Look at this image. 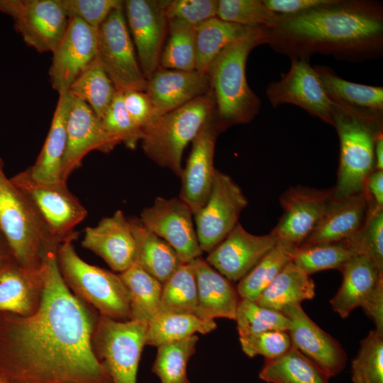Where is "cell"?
I'll list each match as a JSON object with an SVG mask.
<instances>
[{
	"mask_svg": "<svg viewBox=\"0 0 383 383\" xmlns=\"http://www.w3.org/2000/svg\"><path fill=\"white\" fill-rule=\"evenodd\" d=\"M290 321L288 333L292 346L315 363L329 377L345 368L348 355L340 343L321 328L301 304L285 306L281 311Z\"/></svg>",
	"mask_w": 383,
	"mask_h": 383,
	"instance_id": "2e32d148",
	"label": "cell"
},
{
	"mask_svg": "<svg viewBox=\"0 0 383 383\" xmlns=\"http://www.w3.org/2000/svg\"><path fill=\"white\" fill-rule=\"evenodd\" d=\"M1 383V382H0Z\"/></svg>",
	"mask_w": 383,
	"mask_h": 383,
	"instance_id": "6f0895ef",
	"label": "cell"
},
{
	"mask_svg": "<svg viewBox=\"0 0 383 383\" xmlns=\"http://www.w3.org/2000/svg\"><path fill=\"white\" fill-rule=\"evenodd\" d=\"M169 38L161 53L162 69L192 71L196 67L195 28L184 22L167 21Z\"/></svg>",
	"mask_w": 383,
	"mask_h": 383,
	"instance_id": "60d3db41",
	"label": "cell"
},
{
	"mask_svg": "<svg viewBox=\"0 0 383 383\" xmlns=\"http://www.w3.org/2000/svg\"><path fill=\"white\" fill-rule=\"evenodd\" d=\"M216 0L168 1L165 7L167 21L176 20L196 27L202 22L216 17Z\"/></svg>",
	"mask_w": 383,
	"mask_h": 383,
	"instance_id": "681fc988",
	"label": "cell"
},
{
	"mask_svg": "<svg viewBox=\"0 0 383 383\" xmlns=\"http://www.w3.org/2000/svg\"><path fill=\"white\" fill-rule=\"evenodd\" d=\"M189 206L179 197H157L153 204L143 209L140 223L166 241L183 263L201 257V250Z\"/></svg>",
	"mask_w": 383,
	"mask_h": 383,
	"instance_id": "4fadbf2b",
	"label": "cell"
},
{
	"mask_svg": "<svg viewBox=\"0 0 383 383\" xmlns=\"http://www.w3.org/2000/svg\"><path fill=\"white\" fill-rule=\"evenodd\" d=\"M82 245L101 257L119 273L135 261V245L129 220L121 210L85 228Z\"/></svg>",
	"mask_w": 383,
	"mask_h": 383,
	"instance_id": "7402d4cb",
	"label": "cell"
},
{
	"mask_svg": "<svg viewBox=\"0 0 383 383\" xmlns=\"http://www.w3.org/2000/svg\"><path fill=\"white\" fill-rule=\"evenodd\" d=\"M117 144L105 131L101 119L82 100L74 96L67 123V143L60 178L67 183L91 151L109 152Z\"/></svg>",
	"mask_w": 383,
	"mask_h": 383,
	"instance_id": "ffe728a7",
	"label": "cell"
},
{
	"mask_svg": "<svg viewBox=\"0 0 383 383\" xmlns=\"http://www.w3.org/2000/svg\"><path fill=\"white\" fill-rule=\"evenodd\" d=\"M0 231L15 260L29 269L43 268L59 248L23 193L4 172L0 157Z\"/></svg>",
	"mask_w": 383,
	"mask_h": 383,
	"instance_id": "277c9868",
	"label": "cell"
},
{
	"mask_svg": "<svg viewBox=\"0 0 383 383\" xmlns=\"http://www.w3.org/2000/svg\"><path fill=\"white\" fill-rule=\"evenodd\" d=\"M126 109L133 123L143 131L159 116L145 91L128 90L123 91Z\"/></svg>",
	"mask_w": 383,
	"mask_h": 383,
	"instance_id": "f907efd6",
	"label": "cell"
},
{
	"mask_svg": "<svg viewBox=\"0 0 383 383\" xmlns=\"http://www.w3.org/2000/svg\"><path fill=\"white\" fill-rule=\"evenodd\" d=\"M243 351L250 357L262 355L272 359L286 353L292 343L287 331H269L239 337Z\"/></svg>",
	"mask_w": 383,
	"mask_h": 383,
	"instance_id": "c3c4849f",
	"label": "cell"
},
{
	"mask_svg": "<svg viewBox=\"0 0 383 383\" xmlns=\"http://www.w3.org/2000/svg\"><path fill=\"white\" fill-rule=\"evenodd\" d=\"M267 43L265 27H251L215 58L208 72L221 131L250 122L258 113L260 100L250 88L245 66L251 50Z\"/></svg>",
	"mask_w": 383,
	"mask_h": 383,
	"instance_id": "3957f363",
	"label": "cell"
},
{
	"mask_svg": "<svg viewBox=\"0 0 383 383\" xmlns=\"http://www.w3.org/2000/svg\"><path fill=\"white\" fill-rule=\"evenodd\" d=\"M262 1L271 11L277 14L292 16L333 4L336 0H264Z\"/></svg>",
	"mask_w": 383,
	"mask_h": 383,
	"instance_id": "816d5d0a",
	"label": "cell"
},
{
	"mask_svg": "<svg viewBox=\"0 0 383 383\" xmlns=\"http://www.w3.org/2000/svg\"><path fill=\"white\" fill-rule=\"evenodd\" d=\"M69 239L56 253L61 276L70 291L104 316L116 321L130 320V298L118 274L90 265L76 252Z\"/></svg>",
	"mask_w": 383,
	"mask_h": 383,
	"instance_id": "5b68a950",
	"label": "cell"
},
{
	"mask_svg": "<svg viewBox=\"0 0 383 383\" xmlns=\"http://www.w3.org/2000/svg\"><path fill=\"white\" fill-rule=\"evenodd\" d=\"M382 14L370 3L336 1L296 15H279L277 24L267 28V43L305 60L315 52L340 56L369 52L380 48Z\"/></svg>",
	"mask_w": 383,
	"mask_h": 383,
	"instance_id": "7a4b0ae2",
	"label": "cell"
},
{
	"mask_svg": "<svg viewBox=\"0 0 383 383\" xmlns=\"http://www.w3.org/2000/svg\"><path fill=\"white\" fill-rule=\"evenodd\" d=\"M147 328L148 324L143 322L116 321L99 313L92 335V348L111 383H137Z\"/></svg>",
	"mask_w": 383,
	"mask_h": 383,
	"instance_id": "ba28073f",
	"label": "cell"
},
{
	"mask_svg": "<svg viewBox=\"0 0 383 383\" xmlns=\"http://www.w3.org/2000/svg\"><path fill=\"white\" fill-rule=\"evenodd\" d=\"M371 205L365 190L345 197L333 196L316 227L301 245L350 239L362 228Z\"/></svg>",
	"mask_w": 383,
	"mask_h": 383,
	"instance_id": "cb8c5ba5",
	"label": "cell"
},
{
	"mask_svg": "<svg viewBox=\"0 0 383 383\" xmlns=\"http://www.w3.org/2000/svg\"><path fill=\"white\" fill-rule=\"evenodd\" d=\"M359 255L351 238L343 241L301 245L296 248L292 262L311 275L329 269L340 270L349 260Z\"/></svg>",
	"mask_w": 383,
	"mask_h": 383,
	"instance_id": "8d00e7d4",
	"label": "cell"
},
{
	"mask_svg": "<svg viewBox=\"0 0 383 383\" xmlns=\"http://www.w3.org/2000/svg\"><path fill=\"white\" fill-rule=\"evenodd\" d=\"M315 296V284L310 275L292 262L287 264L256 301L260 306L281 311L287 306L301 304Z\"/></svg>",
	"mask_w": 383,
	"mask_h": 383,
	"instance_id": "4dcf8cb0",
	"label": "cell"
},
{
	"mask_svg": "<svg viewBox=\"0 0 383 383\" xmlns=\"http://www.w3.org/2000/svg\"><path fill=\"white\" fill-rule=\"evenodd\" d=\"M239 337L269 331H288L289 319L282 312L260 306L257 301L240 298L235 318Z\"/></svg>",
	"mask_w": 383,
	"mask_h": 383,
	"instance_id": "b9f144b4",
	"label": "cell"
},
{
	"mask_svg": "<svg viewBox=\"0 0 383 383\" xmlns=\"http://www.w3.org/2000/svg\"><path fill=\"white\" fill-rule=\"evenodd\" d=\"M135 240V261L162 284L183 263L174 250L137 219H130Z\"/></svg>",
	"mask_w": 383,
	"mask_h": 383,
	"instance_id": "f546056e",
	"label": "cell"
},
{
	"mask_svg": "<svg viewBox=\"0 0 383 383\" xmlns=\"http://www.w3.org/2000/svg\"><path fill=\"white\" fill-rule=\"evenodd\" d=\"M272 233L257 235L239 223L206 258V261L231 282L240 281L274 247Z\"/></svg>",
	"mask_w": 383,
	"mask_h": 383,
	"instance_id": "44dd1931",
	"label": "cell"
},
{
	"mask_svg": "<svg viewBox=\"0 0 383 383\" xmlns=\"http://www.w3.org/2000/svg\"><path fill=\"white\" fill-rule=\"evenodd\" d=\"M250 28L218 17L211 18L198 25L195 28V70L208 74L211 63L221 52Z\"/></svg>",
	"mask_w": 383,
	"mask_h": 383,
	"instance_id": "836d02e7",
	"label": "cell"
},
{
	"mask_svg": "<svg viewBox=\"0 0 383 383\" xmlns=\"http://www.w3.org/2000/svg\"><path fill=\"white\" fill-rule=\"evenodd\" d=\"M375 326V330L383 333V277L360 306Z\"/></svg>",
	"mask_w": 383,
	"mask_h": 383,
	"instance_id": "f5cc1de1",
	"label": "cell"
},
{
	"mask_svg": "<svg viewBox=\"0 0 383 383\" xmlns=\"http://www.w3.org/2000/svg\"><path fill=\"white\" fill-rule=\"evenodd\" d=\"M101 119L105 131L117 145L123 143L133 150L143 138V131L133 123L126 109L121 91H116Z\"/></svg>",
	"mask_w": 383,
	"mask_h": 383,
	"instance_id": "f6af8a7d",
	"label": "cell"
},
{
	"mask_svg": "<svg viewBox=\"0 0 383 383\" xmlns=\"http://www.w3.org/2000/svg\"><path fill=\"white\" fill-rule=\"evenodd\" d=\"M375 170H383V134L379 131L376 136L374 147Z\"/></svg>",
	"mask_w": 383,
	"mask_h": 383,
	"instance_id": "11a10c76",
	"label": "cell"
},
{
	"mask_svg": "<svg viewBox=\"0 0 383 383\" xmlns=\"http://www.w3.org/2000/svg\"><path fill=\"white\" fill-rule=\"evenodd\" d=\"M44 279L34 313L0 311V382L111 383L92 348L99 313L67 287L56 253Z\"/></svg>",
	"mask_w": 383,
	"mask_h": 383,
	"instance_id": "6da1fadb",
	"label": "cell"
},
{
	"mask_svg": "<svg viewBox=\"0 0 383 383\" xmlns=\"http://www.w3.org/2000/svg\"><path fill=\"white\" fill-rule=\"evenodd\" d=\"M168 1H124L130 30L135 45L143 76L149 79L160 63L167 19Z\"/></svg>",
	"mask_w": 383,
	"mask_h": 383,
	"instance_id": "d6986e66",
	"label": "cell"
},
{
	"mask_svg": "<svg viewBox=\"0 0 383 383\" xmlns=\"http://www.w3.org/2000/svg\"><path fill=\"white\" fill-rule=\"evenodd\" d=\"M216 17L245 27L272 28L279 15L271 11L260 0L218 1Z\"/></svg>",
	"mask_w": 383,
	"mask_h": 383,
	"instance_id": "ee69618b",
	"label": "cell"
},
{
	"mask_svg": "<svg viewBox=\"0 0 383 383\" xmlns=\"http://www.w3.org/2000/svg\"><path fill=\"white\" fill-rule=\"evenodd\" d=\"M197 306V287L192 262L182 263L162 284L158 313H194Z\"/></svg>",
	"mask_w": 383,
	"mask_h": 383,
	"instance_id": "f35d334b",
	"label": "cell"
},
{
	"mask_svg": "<svg viewBox=\"0 0 383 383\" xmlns=\"http://www.w3.org/2000/svg\"><path fill=\"white\" fill-rule=\"evenodd\" d=\"M117 89L105 71L98 55L82 71L69 91L86 104L101 118Z\"/></svg>",
	"mask_w": 383,
	"mask_h": 383,
	"instance_id": "74e56055",
	"label": "cell"
},
{
	"mask_svg": "<svg viewBox=\"0 0 383 383\" xmlns=\"http://www.w3.org/2000/svg\"><path fill=\"white\" fill-rule=\"evenodd\" d=\"M259 377L267 383H329L330 379L292 346L279 357L265 359Z\"/></svg>",
	"mask_w": 383,
	"mask_h": 383,
	"instance_id": "d6a6232c",
	"label": "cell"
},
{
	"mask_svg": "<svg viewBox=\"0 0 383 383\" xmlns=\"http://www.w3.org/2000/svg\"><path fill=\"white\" fill-rule=\"evenodd\" d=\"M130 298V320L148 323L159 312L162 284L134 262L119 273Z\"/></svg>",
	"mask_w": 383,
	"mask_h": 383,
	"instance_id": "1f68e13d",
	"label": "cell"
},
{
	"mask_svg": "<svg viewBox=\"0 0 383 383\" xmlns=\"http://www.w3.org/2000/svg\"><path fill=\"white\" fill-rule=\"evenodd\" d=\"M28 200L53 240L59 245L76 240L74 228L87 216V211L70 192L65 183H45L35 179L29 168L10 178Z\"/></svg>",
	"mask_w": 383,
	"mask_h": 383,
	"instance_id": "9c48e42d",
	"label": "cell"
},
{
	"mask_svg": "<svg viewBox=\"0 0 383 383\" xmlns=\"http://www.w3.org/2000/svg\"><path fill=\"white\" fill-rule=\"evenodd\" d=\"M216 113L211 90L185 105L159 116L143 131L145 154L162 167L180 177L185 147L192 142L207 119Z\"/></svg>",
	"mask_w": 383,
	"mask_h": 383,
	"instance_id": "8992f818",
	"label": "cell"
},
{
	"mask_svg": "<svg viewBox=\"0 0 383 383\" xmlns=\"http://www.w3.org/2000/svg\"><path fill=\"white\" fill-rule=\"evenodd\" d=\"M49 75L58 94L68 91L82 71L97 55V29L72 18L62 40L52 52Z\"/></svg>",
	"mask_w": 383,
	"mask_h": 383,
	"instance_id": "e0dca14e",
	"label": "cell"
},
{
	"mask_svg": "<svg viewBox=\"0 0 383 383\" xmlns=\"http://www.w3.org/2000/svg\"><path fill=\"white\" fill-rule=\"evenodd\" d=\"M73 99L69 91L59 94L44 145L35 163L28 167L32 177L38 181L63 183L60 174L67 143V118Z\"/></svg>",
	"mask_w": 383,
	"mask_h": 383,
	"instance_id": "83f0119b",
	"label": "cell"
},
{
	"mask_svg": "<svg viewBox=\"0 0 383 383\" xmlns=\"http://www.w3.org/2000/svg\"><path fill=\"white\" fill-rule=\"evenodd\" d=\"M297 247L278 240L274 247L240 281L236 288L240 298L257 301L262 292L289 262Z\"/></svg>",
	"mask_w": 383,
	"mask_h": 383,
	"instance_id": "d590c367",
	"label": "cell"
},
{
	"mask_svg": "<svg viewBox=\"0 0 383 383\" xmlns=\"http://www.w3.org/2000/svg\"><path fill=\"white\" fill-rule=\"evenodd\" d=\"M333 197V189L289 188L279 198L283 213L271 233L278 240L299 247L313 231Z\"/></svg>",
	"mask_w": 383,
	"mask_h": 383,
	"instance_id": "9a60e30c",
	"label": "cell"
},
{
	"mask_svg": "<svg viewBox=\"0 0 383 383\" xmlns=\"http://www.w3.org/2000/svg\"><path fill=\"white\" fill-rule=\"evenodd\" d=\"M333 126L338 132L340 148L333 196L361 193L367 177L375 170L374 141L382 125L363 120L333 104Z\"/></svg>",
	"mask_w": 383,
	"mask_h": 383,
	"instance_id": "52a82bcc",
	"label": "cell"
},
{
	"mask_svg": "<svg viewBox=\"0 0 383 383\" xmlns=\"http://www.w3.org/2000/svg\"><path fill=\"white\" fill-rule=\"evenodd\" d=\"M69 19L77 18L98 29L109 14L115 9H124L121 0H59Z\"/></svg>",
	"mask_w": 383,
	"mask_h": 383,
	"instance_id": "7dc6e473",
	"label": "cell"
},
{
	"mask_svg": "<svg viewBox=\"0 0 383 383\" xmlns=\"http://www.w3.org/2000/svg\"><path fill=\"white\" fill-rule=\"evenodd\" d=\"M44 287V266L29 269L12 259L0 267V311L22 316L34 313L40 306Z\"/></svg>",
	"mask_w": 383,
	"mask_h": 383,
	"instance_id": "484cf974",
	"label": "cell"
},
{
	"mask_svg": "<svg viewBox=\"0 0 383 383\" xmlns=\"http://www.w3.org/2000/svg\"><path fill=\"white\" fill-rule=\"evenodd\" d=\"M365 190L373 205L383 208V170H374L369 175Z\"/></svg>",
	"mask_w": 383,
	"mask_h": 383,
	"instance_id": "db71d44e",
	"label": "cell"
},
{
	"mask_svg": "<svg viewBox=\"0 0 383 383\" xmlns=\"http://www.w3.org/2000/svg\"><path fill=\"white\" fill-rule=\"evenodd\" d=\"M248 201L240 187L228 174L215 170L205 204L194 214L196 232L203 252L216 248L238 223Z\"/></svg>",
	"mask_w": 383,
	"mask_h": 383,
	"instance_id": "8fae6325",
	"label": "cell"
},
{
	"mask_svg": "<svg viewBox=\"0 0 383 383\" xmlns=\"http://www.w3.org/2000/svg\"><path fill=\"white\" fill-rule=\"evenodd\" d=\"M12 259H14V257L10 247L0 231V267Z\"/></svg>",
	"mask_w": 383,
	"mask_h": 383,
	"instance_id": "9f6ffc18",
	"label": "cell"
},
{
	"mask_svg": "<svg viewBox=\"0 0 383 383\" xmlns=\"http://www.w3.org/2000/svg\"><path fill=\"white\" fill-rule=\"evenodd\" d=\"M353 383H383V333L371 330L351 361Z\"/></svg>",
	"mask_w": 383,
	"mask_h": 383,
	"instance_id": "7bdbcfd3",
	"label": "cell"
},
{
	"mask_svg": "<svg viewBox=\"0 0 383 383\" xmlns=\"http://www.w3.org/2000/svg\"><path fill=\"white\" fill-rule=\"evenodd\" d=\"M221 132L215 113L193 139L186 167L182 169L179 198L189 206L193 216L205 204L211 192L216 170V141Z\"/></svg>",
	"mask_w": 383,
	"mask_h": 383,
	"instance_id": "ac0fdd59",
	"label": "cell"
},
{
	"mask_svg": "<svg viewBox=\"0 0 383 383\" xmlns=\"http://www.w3.org/2000/svg\"><path fill=\"white\" fill-rule=\"evenodd\" d=\"M211 91L208 74L196 70H157L147 79L145 92L160 116Z\"/></svg>",
	"mask_w": 383,
	"mask_h": 383,
	"instance_id": "603a6c76",
	"label": "cell"
},
{
	"mask_svg": "<svg viewBox=\"0 0 383 383\" xmlns=\"http://www.w3.org/2000/svg\"><path fill=\"white\" fill-rule=\"evenodd\" d=\"M339 270L343 281L330 304L334 312L345 318L354 309L361 306L383 277V271L362 255L352 257Z\"/></svg>",
	"mask_w": 383,
	"mask_h": 383,
	"instance_id": "f1b7e54d",
	"label": "cell"
},
{
	"mask_svg": "<svg viewBox=\"0 0 383 383\" xmlns=\"http://www.w3.org/2000/svg\"><path fill=\"white\" fill-rule=\"evenodd\" d=\"M97 55L117 90L145 91L123 9L112 11L98 28Z\"/></svg>",
	"mask_w": 383,
	"mask_h": 383,
	"instance_id": "30bf717a",
	"label": "cell"
},
{
	"mask_svg": "<svg viewBox=\"0 0 383 383\" xmlns=\"http://www.w3.org/2000/svg\"><path fill=\"white\" fill-rule=\"evenodd\" d=\"M214 320L194 313H158L148 323L146 345L158 347L197 333L206 334L216 328Z\"/></svg>",
	"mask_w": 383,
	"mask_h": 383,
	"instance_id": "e575fe53",
	"label": "cell"
},
{
	"mask_svg": "<svg viewBox=\"0 0 383 383\" xmlns=\"http://www.w3.org/2000/svg\"><path fill=\"white\" fill-rule=\"evenodd\" d=\"M266 94L274 107L294 104L333 125V103L307 60L292 58L289 71L268 85Z\"/></svg>",
	"mask_w": 383,
	"mask_h": 383,
	"instance_id": "5bb4252c",
	"label": "cell"
},
{
	"mask_svg": "<svg viewBox=\"0 0 383 383\" xmlns=\"http://www.w3.org/2000/svg\"><path fill=\"white\" fill-rule=\"evenodd\" d=\"M0 12L12 18L23 41L40 52L55 49L70 21L59 0H0Z\"/></svg>",
	"mask_w": 383,
	"mask_h": 383,
	"instance_id": "7c38bea8",
	"label": "cell"
},
{
	"mask_svg": "<svg viewBox=\"0 0 383 383\" xmlns=\"http://www.w3.org/2000/svg\"><path fill=\"white\" fill-rule=\"evenodd\" d=\"M353 238L359 254L383 271V208L372 204L362 228Z\"/></svg>",
	"mask_w": 383,
	"mask_h": 383,
	"instance_id": "bcb514c9",
	"label": "cell"
},
{
	"mask_svg": "<svg viewBox=\"0 0 383 383\" xmlns=\"http://www.w3.org/2000/svg\"><path fill=\"white\" fill-rule=\"evenodd\" d=\"M333 104L367 121L382 125L383 88L351 82L325 66H314Z\"/></svg>",
	"mask_w": 383,
	"mask_h": 383,
	"instance_id": "d4e9b609",
	"label": "cell"
},
{
	"mask_svg": "<svg viewBox=\"0 0 383 383\" xmlns=\"http://www.w3.org/2000/svg\"><path fill=\"white\" fill-rule=\"evenodd\" d=\"M191 262L197 287L195 314L205 319L225 318L235 320L239 295L231 281L201 257Z\"/></svg>",
	"mask_w": 383,
	"mask_h": 383,
	"instance_id": "4316f807",
	"label": "cell"
},
{
	"mask_svg": "<svg viewBox=\"0 0 383 383\" xmlns=\"http://www.w3.org/2000/svg\"><path fill=\"white\" fill-rule=\"evenodd\" d=\"M198 340L194 335L157 347L152 372L161 383H191L187 374V364L196 352Z\"/></svg>",
	"mask_w": 383,
	"mask_h": 383,
	"instance_id": "ab89813d",
	"label": "cell"
}]
</instances>
